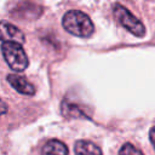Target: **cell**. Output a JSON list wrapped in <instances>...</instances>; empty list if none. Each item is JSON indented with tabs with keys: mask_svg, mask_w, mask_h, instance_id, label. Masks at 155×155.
Wrapping results in <instances>:
<instances>
[{
	"mask_svg": "<svg viewBox=\"0 0 155 155\" xmlns=\"http://www.w3.org/2000/svg\"><path fill=\"white\" fill-rule=\"evenodd\" d=\"M41 155H68V148L62 140L51 139L42 147Z\"/></svg>",
	"mask_w": 155,
	"mask_h": 155,
	"instance_id": "cell-5",
	"label": "cell"
},
{
	"mask_svg": "<svg viewBox=\"0 0 155 155\" xmlns=\"http://www.w3.org/2000/svg\"><path fill=\"white\" fill-rule=\"evenodd\" d=\"M62 25L68 33L78 38H88L94 31V25L91 18L79 10L68 11L63 16Z\"/></svg>",
	"mask_w": 155,
	"mask_h": 155,
	"instance_id": "cell-1",
	"label": "cell"
},
{
	"mask_svg": "<svg viewBox=\"0 0 155 155\" xmlns=\"http://www.w3.org/2000/svg\"><path fill=\"white\" fill-rule=\"evenodd\" d=\"M2 30L8 34L10 39H21V41H24L23 33L19 29H17L15 25H12L10 23H2Z\"/></svg>",
	"mask_w": 155,
	"mask_h": 155,
	"instance_id": "cell-8",
	"label": "cell"
},
{
	"mask_svg": "<svg viewBox=\"0 0 155 155\" xmlns=\"http://www.w3.org/2000/svg\"><path fill=\"white\" fill-rule=\"evenodd\" d=\"M119 155H143V153L131 143H125L119 150Z\"/></svg>",
	"mask_w": 155,
	"mask_h": 155,
	"instance_id": "cell-9",
	"label": "cell"
},
{
	"mask_svg": "<svg viewBox=\"0 0 155 155\" xmlns=\"http://www.w3.org/2000/svg\"><path fill=\"white\" fill-rule=\"evenodd\" d=\"M149 139H150V142H151V144L155 149V126H153L149 131Z\"/></svg>",
	"mask_w": 155,
	"mask_h": 155,
	"instance_id": "cell-10",
	"label": "cell"
},
{
	"mask_svg": "<svg viewBox=\"0 0 155 155\" xmlns=\"http://www.w3.org/2000/svg\"><path fill=\"white\" fill-rule=\"evenodd\" d=\"M75 155H103L102 150L90 140H78L74 145Z\"/></svg>",
	"mask_w": 155,
	"mask_h": 155,
	"instance_id": "cell-6",
	"label": "cell"
},
{
	"mask_svg": "<svg viewBox=\"0 0 155 155\" xmlns=\"http://www.w3.org/2000/svg\"><path fill=\"white\" fill-rule=\"evenodd\" d=\"M1 51L5 62L8 67L15 71H23L28 64V57L19 42L11 41V40H2Z\"/></svg>",
	"mask_w": 155,
	"mask_h": 155,
	"instance_id": "cell-2",
	"label": "cell"
},
{
	"mask_svg": "<svg viewBox=\"0 0 155 155\" xmlns=\"http://www.w3.org/2000/svg\"><path fill=\"white\" fill-rule=\"evenodd\" d=\"M8 84L19 93L25 94V96H33L35 94V87L33 84H30L24 76L16 75V74H8L6 76Z\"/></svg>",
	"mask_w": 155,
	"mask_h": 155,
	"instance_id": "cell-4",
	"label": "cell"
},
{
	"mask_svg": "<svg viewBox=\"0 0 155 155\" xmlns=\"http://www.w3.org/2000/svg\"><path fill=\"white\" fill-rule=\"evenodd\" d=\"M2 107H4V108H2V113L5 114V113H6V104H5V103H2Z\"/></svg>",
	"mask_w": 155,
	"mask_h": 155,
	"instance_id": "cell-11",
	"label": "cell"
},
{
	"mask_svg": "<svg viewBox=\"0 0 155 155\" xmlns=\"http://www.w3.org/2000/svg\"><path fill=\"white\" fill-rule=\"evenodd\" d=\"M62 114L65 117H85V119L88 117L79 105L73 104L68 101H64L62 103Z\"/></svg>",
	"mask_w": 155,
	"mask_h": 155,
	"instance_id": "cell-7",
	"label": "cell"
},
{
	"mask_svg": "<svg viewBox=\"0 0 155 155\" xmlns=\"http://www.w3.org/2000/svg\"><path fill=\"white\" fill-rule=\"evenodd\" d=\"M113 15L116 21L134 36L143 38L145 35V27L143 25V23L121 4H115L113 6Z\"/></svg>",
	"mask_w": 155,
	"mask_h": 155,
	"instance_id": "cell-3",
	"label": "cell"
}]
</instances>
